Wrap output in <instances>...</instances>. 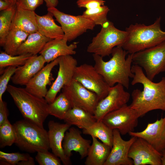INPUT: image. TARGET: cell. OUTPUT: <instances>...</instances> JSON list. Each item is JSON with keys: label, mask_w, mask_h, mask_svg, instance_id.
Here are the masks:
<instances>
[{"label": "cell", "mask_w": 165, "mask_h": 165, "mask_svg": "<svg viewBox=\"0 0 165 165\" xmlns=\"http://www.w3.org/2000/svg\"><path fill=\"white\" fill-rule=\"evenodd\" d=\"M131 70L134 74L131 85L140 83L143 90L137 89L133 91L130 107L136 111L140 117L153 110L165 111V77L155 82L147 77L140 66L133 64Z\"/></svg>", "instance_id": "1"}, {"label": "cell", "mask_w": 165, "mask_h": 165, "mask_svg": "<svg viewBox=\"0 0 165 165\" xmlns=\"http://www.w3.org/2000/svg\"><path fill=\"white\" fill-rule=\"evenodd\" d=\"M128 53L122 47L118 46L113 49L112 57L108 61H104L99 55L93 54L94 68L110 87L119 83L129 88L130 78H133L134 74L131 70L133 54H129L126 58Z\"/></svg>", "instance_id": "2"}, {"label": "cell", "mask_w": 165, "mask_h": 165, "mask_svg": "<svg viewBox=\"0 0 165 165\" xmlns=\"http://www.w3.org/2000/svg\"><path fill=\"white\" fill-rule=\"evenodd\" d=\"M160 17L152 24H131L126 28L127 36L125 42L121 46L129 54L157 45L165 41V31L160 27Z\"/></svg>", "instance_id": "3"}, {"label": "cell", "mask_w": 165, "mask_h": 165, "mask_svg": "<svg viewBox=\"0 0 165 165\" xmlns=\"http://www.w3.org/2000/svg\"><path fill=\"white\" fill-rule=\"evenodd\" d=\"M7 91L13 98L24 119L43 127V123L49 115V104L45 98L37 97L25 88L8 85Z\"/></svg>", "instance_id": "4"}, {"label": "cell", "mask_w": 165, "mask_h": 165, "mask_svg": "<svg viewBox=\"0 0 165 165\" xmlns=\"http://www.w3.org/2000/svg\"><path fill=\"white\" fill-rule=\"evenodd\" d=\"M13 125L16 133L15 144L20 149L34 153L50 149L48 132L43 127L25 119Z\"/></svg>", "instance_id": "5"}, {"label": "cell", "mask_w": 165, "mask_h": 165, "mask_svg": "<svg viewBox=\"0 0 165 165\" xmlns=\"http://www.w3.org/2000/svg\"><path fill=\"white\" fill-rule=\"evenodd\" d=\"M127 36L126 31L117 29L108 20L101 26L100 31L93 38L87 47V51L102 57L108 56L114 47L122 45Z\"/></svg>", "instance_id": "6"}, {"label": "cell", "mask_w": 165, "mask_h": 165, "mask_svg": "<svg viewBox=\"0 0 165 165\" xmlns=\"http://www.w3.org/2000/svg\"><path fill=\"white\" fill-rule=\"evenodd\" d=\"M132 63L143 69L147 77L153 81L156 75L165 72V41L133 54Z\"/></svg>", "instance_id": "7"}, {"label": "cell", "mask_w": 165, "mask_h": 165, "mask_svg": "<svg viewBox=\"0 0 165 165\" xmlns=\"http://www.w3.org/2000/svg\"><path fill=\"white\" fill-rule=\"evenodd\" d=\"M60 24L64 38L71 42L86 32L93 30L96 25L92 21L81 15L74 16L61 11L56 7L47 8Z\"/></svg>", "instance_id": "8"}, {"label": "cell", "mask_w": 165, "mask_h": 165, "mask_svg": "<svg viewBox=\"0 0 165 165\" xmlns=\"http://www.w3.org/2000/svg\"><path fill=\"white\" fill-rule=\"evenodd\" d=\"M73 79L96 93L99 101L108 94L111 88L94 66L86 63L76 67Z\"/></svg>", "instance_id": "9"}, {"label": "cell", "mask_w": 165, "mask_h": 165, "mask_svg": "<svg viewBox=\"0 0 165 165\" xmlns=\"http://www.w3.org/2000/svg\"><path fill=\"white\" fill-rule=\"evenodd\" d=\"M140 117L137 112L127 104L106 115L102 121L112 130L117 129L125 135L134 132Z\"/></svg>", "instance_id": "10"}, {"label": "cell", "mask_w": 165, "mask_h": 165, "mask_svg": "<svg viewBox=\"0 0 165 165\" xmlns=\"http://www.w3.org/2000/svg\"><path fill=\"white\" fill-rule=\"evenodd\" d=\"M63 88L62 92L69 100L72 107H78L94 114L99 101L96 93L74 79Z\"/></svg>", "instance_id": "11"}, {"label": "cell", "mask_w": 165, "mask_h": 165, "mask_svg": "<svg viewBox=\"0 0 165 165\" xmlns=\"http://www.w3.org/2000/svg\"><path fill=\"white\" fill-rule=\"evenodd\" d=\"M58 65L59 69L56 78L45 97L48 104L52 102L61 89L73 79L77 61L71 55L63 56L59 57Z\"/></svg>", "instance_id": "12"}, {"label": "cell", "mask_w": 165, "mask_h": 165, "mask_svg": "<svg viewBox=\"0 0 165 165\" xmlns=\"http://www.w3.org/2000/svg\"><path fill=\"white\" fill-rule=\"evenodd\" d=\"M119 83L111 87L108 94L99 101L96 107L94 115L97 121L102 120L108 113L127 104L130 94Z\"/></svg>", "instance_id": "13"}, {"label": "cell", "mask_w": 165, "mask_h": 165, "mask_svg": "<svg viewBox=\"0 0 165 165\" xmlns=\"http://www.w3.org/2000/svg\"><path fill=\"white\" fill-rule=\"evenodd\" d=\"M161 155L146 141L138 137L132 144L128 153L134 165H162Z\"/></svg>", "instance_id": "14"}, {"label": "cell", "mask_w": 165, "mask_h": 165, "mask_svg": "<svg viewBox=\"0 0 165 165\" xmlns=\"http://www.w3.org/2000/svg\"><path fill=\"white\" fill-rule=\"evenodd\" d=\"M112 147L109 155L104 165H132L133 160L128 156L130 147L137 137L132 136L128 140L122 138L116 129L113 130Z\"/></svg>", "instance_id": "15"}, {"label": "cell", "mask_w": 165, "mask_h": 165, "mask_svg": "<svg viewBox=\"0 0 165 165\" xmlns=\"http://www.w3.org/2000/svg\"><path fill=\"white\" fill-rule=\"evenodd\" d=\"M48 138L50 148L53 153L59 157L64 165L72 164L70 158L65 155L63 147V143L66 132L71 126L69 124L61 123L50 120L48 124Z\"/></svg>", "instance_id": "16"}, {"label": "cell", "mask_w": 165, "mask_h": 165, "mask_svg": "<svg viewBox=\"0 0 165 165\" xmlns=\"http://www.w3.org/2000/svg\"><path fill=\"white\" fill-rule=\"evenodd\" d=\"M129 134L143 138L161 153L165 150V115L154 123H148L142 131L131 132Z\"/></svg>", "instance_id": "17"}, {"label": "cell", "mask_w": 165, "mask_h": 165, "mask_svg": "<svg viewBox=\"0 0 165 165\" xmlns=\"http://www.w3.org/2000/svg\"><path fill=\"white\" fill-rule=\"evenodd\" d=\"M81 132L74 127H70L64 136L63 147L65 155L70 158L72 152L75 151L79 153L81 159L86 157L91 145L90 140L84 139Z\"/></svg>", "instance_id": "18"}, {"label": "cell", "mask_w": 165, "mask_h": 165, "mask_svg": "<svg viewBox=\"0 0 165 165\" xmlns=\"http://www.w3.org/2000/svg\"><path fill=\"white\" fill-rule=\"evenodd\" d=\"M58 61L59 57L44 66L25 86L27 90L37 97L45 98L48 90L47 85L50 82L51 71L58 65Z\"/></svg>", "instance_id": "19"}, {"label": "cell", "mask_w": 165, "mask_h": 165, "mask_svg": "<svg viewBox=\"0 0 165 165\" xmlns=\"http://www.w3.org/2000/svg\"><path fill=\"white\" fill-rule=\"evenodd\" d=\"M46 63L41 55H33L24 64L17 67L11 80L15 84L25 86L44 66Z\"/></svg>", "instance_id": "20"}, {"label": "cell", "mask_w": 165, "mask_h": 165, "mask_svg": "<svg viewBox=\"0 0 165 165\" xmlns=\"http://www.w3.org/2000/svg\"><path fill=\"white\" fill-rule=\"evenodd\" d=\"M68 42L65 38L52 39L46 43L39 53L47 63L61 56L75 54V50L78 42H74L68 45Z\"/></svg>", "instance_id": "21"}, {"label": "cell", "mask_w": 165, "mask_h": 165, "mask_svg": "<svg viewBox=\"0 0 165 165\" xmlns=\"http://www.w3.org/2000/svg\"><path fill=\"white\" fill-rule=\"evenodd\" d=\"M16 6L10 28L20 29L29 34L37 31L36 13L34 11L24 9Z\"/></svg>", "instance_id": "22"}, {"label": "cell", "mask_w": 165, "mask_h": 165, "mask_svg": "<svg viewBox=\"0 0 165 165\" xmlns=\"http://www.w3.org/2000/svg\"><path fill=\"white\" fill-rule=\"evenodd\" d=\"M38 31L51 39L64 38V34L61 26L57 25L53 15L48 11L47 14L40 16L36 14Z\"/></svg>", "instance_id": "23"}, {"label": "cell", "mask_w": 165, "mask_h": 165, "mask_svg": "<svg viewBox=\"0 0 165 165\" xmlns=\"http://www.w3.org/2000/svg\"><path fill=\"white\" fill-rule=\"evenodd\" d=\"M63 120L71 126L75 125L82 129L88 128L97 121L93 114L77 107L70 109Z\"/></svg>", "instance_id": "24"}, {"label": "cell", "mask_w": 165, "mask_h": 165, "mask_svg": "<svg viewBox=\"0 0 165 165\" xmlns=\"http://www.w3.org/2000/svg\"><path fill=\"white\" fill-rule=\"evenodd\" d=\"M92 144L89 148L85 165H104L110 153L111 148L92 137Z\"/></svg>", "instance_id": "25"}, {"label": "cell", "mask_w": 165, "mask_h": 165, "mask_svg": "<svg viewBox=\"0 0 165 165\" xmlns=\"http://www.w3.org/2000/svg\"><path fill=\"white\" fill-rule=\"evenodd\" d=\"M51 40L38 31L30 34L18 49L17 55L27 53L36 55L41 51L46 43Z\"/></svg>", "instance_id": "26"}, {"label": "cell", "mask_w": 165, "mask_h": 165, "mask_svg": "<svg viewBox=\"0 0 165 165\" xmlns=\"http://www.w3.org/2000/svg\"><path fill=\"white\" fill-rule=\"evenodd\" d=\"M29 35L20 29L10 28L2 46L4 52L10 55H16L18 49Z\"/></svg>", "instance_id": "27"}, {"label": "cell", "mask_w": 165, "mask_h": 165, "mask_svg": "<svg viewBox=\"0 0 165 165\" xmlns=\"http://www.w3.org/2000/svg\"><path fill=\"white\" fill-rule=\"evenodd\" d=\"M82 133L84 134L98 138L112 148L113 138V130L102 120L97 121L88 128L82 129Z\"/></svg>", "instance_id": "28"}, {"label": "cell", "mask_w": 165, "mask_h": 165, "mask_svg": "<svg viewBox=\"0 0 165 165\" xmlns=\"http://www.w3.org/2000/svg\"><path fill=\"white\" fill-rule=\"evenodd\" d=\"M72 108L69 100L62 92L52 102L49 104L48 111L49 115L64 120L67 112Z\"/></svg>", "instance_id": "29"}, {"label": "cell", "mask_w": 165, "mask_h": 165, "mask_svg": "<svg viewBox=\"0 0 165 165\" xmlns=\"http://www.w3.org/2000/svg\"><path fill=\"white\" fill-rule=\"evenodd\" d=\"M16 5L12 6L1 11L0 15V45L2 46L5 38L9 31L16 9Z\"/></svg>", "instance_id": "30"}, {"label": "cell", "mask_w": 165, "mask_h": 165, "mask_svg": "<svg viewBox=\"0 0 165 165\" xmlns=\"http://www.w3.org/2000/svg\"><path fill=\"white\" fill-rule=\"evenodd\" d=\"M33 55L27 53L13 56L1 51L0 53V69L10 66L17 67L23 65Z\"/></svg>", "instance_id": "31"}, {"label": "cell", "mask_w": 165, "mask_h": 165, "mask_svg": "<svg viewBox=\"0 0 165 165\" xmlns=\"http://www.w3.org/2000/svg\"><path fill=\"white\" fill-rule=\"evenodd\" d=\"M110 9L105 5L95 8L86 9L82 15L92 21L94 24L101 26L108 20L107 16Z\"/></svg>", "instance_id": "32"}, {"label": "cell", "mask_w": 165, "mask_h": 165, "mask_svg": "<svg viewBox=\"0 0 165 165\" xmlns=\"http://www.w3.org/2000/svg\"><path fill=\"white\" fill-rule=\"evenodd\" d=\"M16 139L13 126L7 119L0 126V148L11 146L15 143Z\"/></svg>", "instance_id": "33"}, {"label": "cell", "mask_w": 165, "mask_h": 165, "mask_svg": "<svg viewBox=\"0 0 165 165\" xmlns=\"http://www.w3.org/2000/svg\"><path fill=\"white\" fill-rule=\"evenodd\" d=\"M28 153L18 152L7 153L0 151V164L16 165L20 161L28 160L31 157Z\"/></svg>", "instance_id": "34"}, {"label": "cell", "mask_w": 165, "mask_h": 165, "mask_svg": "<svg viewBox=\"0 0 165 165\" xmlns=\"http://www.w3.org/2000/svg\"><path fill=\"white\" fill-rule=\"evenodd\" d=\"M35 160L40 165H61L60 159L53 153L48 151L37 152Z\"/></svg>", "instance_id": "35"}, {"label": "cell", "mask_w": 165, "mask_h": 165, "mask_svg": "<svg viewBox=\"0 0 165 165\" xmlns=\"http://www.w3.org/2000/svg\"><path fill=\"white\" fill-rule=\"evenodd\" d=\"M17 67L10 66L3 71L0 77V101H2V96L6 90L8 83L14 74Z\"/></svg>", "instance_id": "36"}, {"label": "cell", "mask_w": 165, "mask_h": 165, "mask_svg": "<svg viewBox=\"0 0 165 165\" xmlns=\"http://www.w3.org/2000/svg\"><path fill=\"white\" fill-rule=\"evenodd\" d=\"M44 0H16V6L23 9L34 11L42 5Z\"/></svg>", "instance_id": "37"}, {"label": "cell", "mask_w": 165, "mask_h": 165, "mask_svg": "<svg viewBox=\"0 0 165 165\" xmlns=\"http://www.w3.org/2000/svg\"><path fill=\"white\" fill-rule=\"evenodd\" d=\"M104 0H77L76 4L80 8L90 9L105 5Z\"/></svg>", "instance_id": "38"}, {"label": "cell", "mask_w": 165, "mask_h": 165, "mask_svg": "<svg viewBox=\"0 0 165 165\" xmlns=\"http://www.w3.org/2000/svg\"><path fill=\"white\" fill-rule=\"evenodd\" d=\"M9 115L7 103L5 101H0V126L8 119Z\"/></svg>", "instance_id": "39"}, {"label": "cell", "mask_w": 165, "mask_h": 165, "mask_svg": "<svg viewBox=\"0 0 165 165\" xmlns=\"http://www.w3.org/2000/svg\"><path fill=\"white\" fill-rule=\"evenodd\" d=\"M46 3V6L48 8L56 7L58 4V0H44Z\"/></svg>", "instance_id": "40"}, {"label": "cell", "mask_w": 165, "mask_h": 165, "mask_svg": "<svg viewBox=\"0 0 165 165\" xmlns=\"http://www.w3.org/2000/svg\"><path fill=\"white\" fill-rule=\"evenodd\" d=\"M12 6L9 2L0 0V11L6 10Z\"/></svg>", "instance_id": "41"}, {"label": "cell", "mask_w": 165, "mask_h": 165, "mask_svg": "<svg viewBox=\"0 0 165 165\" xmlns=\"http://www.w3.org/2000/svg\"><path fill=\"white\" fill-rule=\"evenodd\" d=\"M35 164L34 159L31 157L28 160L20 162L17 165H34Z\"/></svg>", "instance_id": "42"}, {"label": "cell", "mask_w": 165, "mask_h": 165, "mask_svg": "<svg viewBox=\"0 0 165 165\" xmlns=\"http://www.w3.org/2000/svg\"><path fill=\"white\" fill-rule=\"evenodd\" d=\"M161 162L162 165H165V150L161 153Z\"/></svg>", "instance_id": "43"}, {"label": "cell", "mask_w": 165, "mask_h": 165, "mask_svg": "<svg viewBox=\"0 0 165 165\" xmlns=\"http://www.w3.org/2000/svg\"><path fill=\"white\" fill-rule=\"evenodd\" d=\"M9 1L11 6L16 5V0H9Z\"/></svg>", "instance_id": "44"}, {"label": "cell", "mask_w": 165, "mask_h": 165, "mask_svg": "<svg viewBox=\"0 0 165 165\" xmlns=\"http://www.w3.org/2000/svg\"><path fill=\"white\" fill-rule=\"evenodd\" d=\"M4 0V1H6V2H9V0Z\"/></svg>", "instance_id": "45"}]
</instances>
